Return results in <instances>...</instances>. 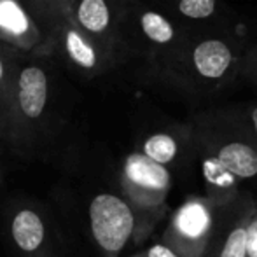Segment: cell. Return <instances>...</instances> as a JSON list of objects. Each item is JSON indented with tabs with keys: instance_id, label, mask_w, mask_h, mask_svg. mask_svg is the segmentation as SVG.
Segmentation results:
<instances>
[{
	"instance_id": "22",
	"label": "cell",
	"mask_w": 257,
	"mask_h": 257,
	"mask_svg": "<svg viewBox=\"0 0 257 257\" xmlns=\"http://www.w3.org/2000/svg\"><path fill=\"white\" fill-rule=\"evenodd\" d=\"M126 257H146V254H144V250H139V252H135V254L126 255Z\"/></svg>"
},
{
	"instance_id": "9",
	"label": "cell",
	"mask_w": 257,
	"mask_h": 257,
	"mask_svg": "<svg viewBox=\"0 0 257 257\" xmlns=\"http://www.w3.org/2000/svg\"><path fill=\"white\" fill-rule=\"evenodd\" d=\"M219 208L205 196H189L172 212L161 240L182 257H203L217 226Z\"/></svg>"
},
{
	"instance_id": "11",
	"label": "cell",
	"mask_w": 257,
	"mask_h": 257,
	"mask_svg": "<svg viewBox=\"0 0 257 257\" xmlns=\"http://www.w3.org/2000/svg\"><path fill=\"white\" fill-rule=\"evenodd\" d=\"M0 42L21 56L49 58V41L21 0H0Z\"/></svg>"
},
{
	"instance_id": "12",
	"label": "cell",
	"mask_w": 257,
	"mask_h": 257,
	"mask_svg": "<svg viewBox=\"0 0 257 257\" xmlns=\"http://www.w3.org/2000/svg\"><path fill=\"white\" fill-rule=\"evenodd\" d=\"M254 198L241 193L234 203L219 208L217 226L203 257H247V220Z\"/></svg>"
},
{
	"instance_id": "19",
	"label": "cell",
	"mask_w": 257,
	"mask_h": 257,
	"mask_svg": "<svg viewBox=\"0 0 257 257\" xmlns=\"http://www.w3.org/2000/svg\"><path fill=\"white\" fill-rule=\"evenodd\" d=\"M247 257H257V200L252 203L247 220Z\"/></svg>"
},
{
	"instance_id": "14",
	"label": "cell",
	"mask_w": 257,
	"mask_h": 257,
	"mask_svg": "<svg viewBox=\"0 0 257 257\" xmlns=\"http://www.w3.org/2000/svg\"><path fill=\"white\" fill-rule=\"evenodd\" d=\"M200 158L201 179L205 186V196L210 200L215 208H224L241 196V182L243 180L236 177L222 161L206 151L198 149Z\"/></svg>"
},
{
	"instance_id": "2",
	"label": "cell",
	"mask_w": 257,
	"mask_h": 257,
	"mask_svg": "<svg viewBox=\"0 0 257 257\" xmlns=\"http://www.w3.org/2000/svg\"><path fill=\"white\" fill-rule=\"evenodd\" d=\"M243 51L227 34L191 32L180 51L151 81L186 96H213L240 77Z\"/></svg>"
},
{
	"instance_id": "18",
	"label": "cell",
	"mask_w": 257,
	"mask_h": 257,
	"mask_svg": "<svg viewBox=\"0 0 257 257\" xmlns=\"http://www.w3.org/2000/svg\"><path fill=\"white\" fill-rule=\"evenodd\" d=\"M231 110L236 114V117L247 126V130L257 140V103L236 105V107H231Z\"/></svg>"
},
{
	"instance_id": "16",
	"label": "cell",
	"mask_w": 257,
	"mask_h": 257,
	"mask_svg": "<svg viewBox=\"0 0 257 257\" xmlns=\"http://www.w3.org/2000/svg\"><path fill=\"white\" fill-rule=\"evenodd\" d=\"M30 11L32 16L37 20V23L46 32L49 41V34L53 28L70 14V6L74 0H21Z\"/></svg>"
},
{
	"instance_id": "20",
	"label": "cell",
	"mask_w": 257,
	"mask_h": 257,
	"mask_svg": "<svg viewBox=\"0 0 257 257\" xmlns=\"http://www.w3.org/2000/svg\"><path fill=\"white\" fill-rule=\"evenodd\" d=\"M144 254H146V257H182L175 248L165 243L161 238L158 241H154L153 245H149L147 248H144Z\"/></svg>"
},
{
	"instance_id": "5",
	"label": "cell",
	"mask_w": 257,
	"mask_h": 257,
	"mask_svg": "<svg viewBox=\"0 0 257 257\" xmlns=\"http://www.w3.org/2000/svg\"><path fill=\"white\" fill-rule=\"evenodd\" d=\"M189 122L198 149L213 154L241 180L257 179V140L231 107L198 112Z\"/></svg>"
},
{
	"instance_id": "21",
	"label": "cell",
	"mask_w": 257,
	"mask_h": 257,
	"mask_svg": "<svg viewBox=\"0 0 257 257\" xmlns=\"http://www.w3.org/2000/svg\"><path fill=\"white\" fill-rule=\"evenodd\" d=\"M2 147H6L0 142V189H2V182H4V165H2Z\"/></svg>"
},
{
	"instance_id": "1",
	"label": "cell",
	"mask_w": 257,
	"mask_h": 257,
	"mask_svg": "<svg viewBox=\"0 0 257 257\" xmlns=\"http://www.w3.org/2000/svg\"><path fill=\"white\" fill-rule=\"evenodd\" d=\"M54 60L21 56L14 88L7 149L23 159H48L63 122V100Z\"/></svg>"
},
{
	"instance_id": "7",
	"label": "cell",
	"mask_w": 257,
	"mask_h": 257,
	"mask_svg": "<svg viewBox=\"0 0 257 257\" xmlns=\"http://www.w3.org/2000/svg\"><path fill=\"white\" fill-rule=\"evenodd\" d=\"M49 58L86 81L103 77L122 67L121 60L84 34L70 14L49 34Z\"/></svg>"
},
{
	"instance_id": "15",
	"label": "cell",
	"mask_w": 257,
	"mask_h": 257,
	"mask_svg": "<svg viewBox=\"0 0 257 257\" xmlns=\"http://www.w3.org/2000/svg\"><path fill=\"white\" fill-rule=\"evenodd\" d=\"M163 9L186 28L213 20L219 11V0H165Z\"/></svg>"
},
{
	"instance_id": "6",
	"label": "cell",
	"mask_w": 257,
	"mask_h": 257,
	"mask_svg": "<svg viewBox=\"0 0 257 257\" xmlns=\"http://www.w3.org/2000/svg\"><path fill=\"white\" fill-rule=\"evenodd\" d=\"M2 229L14 257H61L63 236L49 212L27 198L7 201Z\"/></svg>"
},
{
	"instance_id": "8",
	"label": "cell",
	"mask_w": 257,
	"mask_h": 257,
	"mask_svg": "<svg viewBox=\"0 0 257 257\" xmlns=\"http://www.w3.org/2000/svg\"><path fill=\"white\" fill-rule=\"evenodd\" d=\"M88 229L100 257H121L135 245L137 215L121 191H102L89 200Z\"/></svg>"
},
{
	"instance_id": "13",
	"label": "cell",
	"mask_w": 257,
	"mask_h": 257,
	"mask_svg": "<svg viewBox=\"0 0 257 257\" xmlns=\"http://www.w3.org/2000/svg\"><path fill=\"white\" fill-rule=\"evenodd\" d=\"M137 149L151 159L175 168L198 156L196 140L191 122H172L168 126L147 132L137 144Z\"/></svg>"
},
{
	"instance_id": "10",
	"label": "cell",
	"mask_w": 257,
	"mask_h": 257,
	"mask_svg": "<svg viewBox=\"0 0 257 257\" xmlns=\"http://www.w3.org/2000/svg\"><path fill=\"white\" fill-rule=\"evenodd\" d=\"M122 0H74L70 18L95 42L126 65V54L119 41V18Z\"/></svg>"
},
{
	"instance_id": "3",
	"label": "cell",
	"mask_w": 257,
	"mask_h": 257,
	"mask_svg": "<svg viewBox=\"0 0 257 257\" xmlns=\"http://www.w3.org/2000/svg\"><path fill=\"white\" fill-rule=\"evenodd\" d=\"M191 30L180 25L158 2L122 0L119 41L126 63L139 60L147 79H153L189 39Z\"/></svg>"
},
{
	"instance_id": "4",
	"label": "cell",
	"mask_w": 257,
	"mask_h": 257,
	"mask_svg": "<svg viewBox=\"0 0 257 257\" xmlns=\"http://www.w3.org/2000/svg\"><path fill=\"white\" fill-rule=\"evenodd\" d=\"M119 187L137 215L135 247L154 233L156 226L168 213V196L173 187L172 168L132 151L121 159L117 173Z\"/></svg>"
},
{
	"instance_id": "17",
	"label": "cell",
	"mask_w": 257,
	"mask_h": 257,
	"mask_svg": "<svg viewBox=\"0 0 257 257\" xmlns=\"http://www.w3.org/2000/svg\"><path fill=\"white\" fill-rule=\"evenodd\" d=\"M240 77L257 89V41L243 51L240 65Z\"/></svg>"
}]
</instances>
